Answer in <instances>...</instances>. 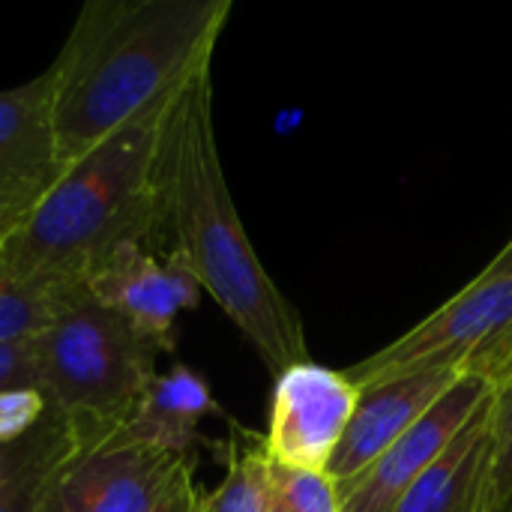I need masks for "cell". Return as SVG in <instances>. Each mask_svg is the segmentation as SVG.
Wrapping results in <instances>:
<instances>
[{
    "label": "cell",
    "mask_w": 512,
    "mask_h": 512,
    "mask_svg": "<svg viewBox=\"0 0 512 512\" xmlns=\"http://www.w3.org/2000/svg\"><path fill=\"white\" fill-rule=\"evenodd\" d=\"M216 411L210 387L186 366H174L168 375H156L129 414V429L162 450L189 456L198 423Z\"/></svg>",
    "instance_id": "cell-13"
},
{
    "label": "cell",
    "mask_w": 512,
    "mask_h": 512,
    "mask_svg": "<svg viewBox=\"0 0 512 512\" xmlns=\"http://www.w3.org/2000/svg\"><path fill=\"white\" fill-rule=\"evenodd\" d=\"M489 512H512V384L495 399V456Z\"/></svg>",
    "instance_id": "cell-18"
},
{
    "label": "cell",
    "mask_w": 512,
    "mask_h": 512,
    "mask_svg": "<svg viewBox=\"0 0 512 512\" xmlns=\"http://www.w3.org/2000/svg\"><path fill=\"white\" fill-rule=\"evenodd\" d=\"M495 390L465 375L450 393H444L366 474L342 486V512H396L408 489L426 474V468L453 444L462 426Z\"/></svg>",
    "instance_id": "cell-8"
},
{
    "label": "cell",
    "mask_w": 512,
    "mask_h": 512,
    "mask_svg": "<svg viewBox=\"0 0 512 512\" xmlns=\"http://www.w3.org/2000/svg\"><path fill=\"white\" fill-rule=\"evenodd\" d=\"M66 165L54 132V75L0 90V183L48 189Z\"/></svg>",
    "instance_id": "cell-12"
},
{
    "label": "cell",
    "mask_w": 512,
    "mask_h": 512,
    "mask_svg": "<svg viewBox=\"0 0 512 512\" xmlns=\"http://www.w3.org/2000/svg\"><path fill=\"white\" fill-rule=\"evenodd\" d=\"M48 411L39 393H0V444L30 432Z\"/></svg>",
    "instance_id": "cell-20"
},
{
    "label": "cell",
    "mask_w": 512,
    "mask_h": 512,
    "mask_svg": "<svg viewBox=\"0 0 512 512\" xmlns=\"http://www.w3.org/2000/svg\"><path fill=\"white\" fill-rule=\"evenodd\" d=\"M87 291L96 303L132 321L165 351L174 348L177 315L195 309L201 297L198 282L186 270L153 255L141 243L117 249L90 276Z\"/></svg>",
    "instance_id": "cell-10"
},
{
    "label": "cell",
    "mask_w": 512,
    "mask_h": 512,
    "mask_svg": "<svg viewBox=\"0 0 512 512\" xmlns=\"http://www.w3.org/2000/svg\"><path fill=\"white\" fill-rule=\"evenodd\" d=\"M273 501V462L264 441L231 438L225 477L201 498V512H270Z\"/></svg>",
    "instance_id": "cell-15"
},
{
    "label": "cell",
    "mask_w": 512,
    "mask_h": 512,
    "mask_svg": "<svg viewBox=\"0 0 512 512\" xmlns=\"http://www.w3.org/2000/svg\"><path fill=\"white\" fill-rule=\"evenodd\" d=\"M270 512H288V510H285V507L279 504V498H276V501H273V510H270Z\"/></svg>",
    "instance_id": "cell-23"
},
{
    "label": "cell",
    "mask_w": 512,
    "mask_h": 512,
    "mask_svg": "<svg viewBox=\"0 0 512 512\" xmlns=\"http://www.w3.org/2000/svg\"><path fill=\"white\" fill-rule=\"evenodd\" d=\"M495 399L498 393L477 408L453 444L408 489L396 512H489Z\"/></svg>",
    "instance_id": "cell-11"
},
{
    "label": "cell",
    "mask_w": 512,
    "mask_h": 512,
    "mask_svg": "<svg viewBox=\"0 0 512 512\" xmlns=\"http://www.w3.org/2000/svg\"><path fill=\"white\" fill-rule=\"evenodd\" d=\"M147 249L186 270L216 300L270 375L309 360L300 312L264 270L225 180L213 126V66L198 72L165 114Z\"/></svg>",
    "instance_id": "cell-1"
},
{
    "label": "cell",
    "mask_w": 512,
    "mask_h": 512,
    "mask_svg": "<svg viewBox=\"0 0 512 512\" xmlns=\"http://www.w3.org/2000/svg\"><path fill=\"white\" fill-rule=\"evenodd\" d=\"M507 321H512V240L456 297L387 348L354 363L345 375L357 390H369L435 366L462 369Z\"/></svg>",
    "instance_id": "cell-6"
},
{
    "label": "cell",
    "mask_w": 512,
    "mask_h": 512,
    "mask_svg": "<svg viewBox=\"0 0 512 512\" xmlns=\"http://www.w3.org/2000/svg\"><path fill=\"white\" fill-rule=\"evenodd\" d=\"M171 102L66 165L0 243V261L15 276L54 294H72L87 288L117 249L147 246L156 219L162 123Z\"/></svg>",
    "instance_id": "cell-3"
},
{
    "label": "cell",
    "mask_w": 512,
    "mask_h": 512,
    "mask_svg": "<svg viewBox=\"0 0 512 512\" xmlns=\"http://www.w3.org/2000/svg\"><path fill=\"white\" fill-rule=\"evenodd\" d=\"M60 432L63 414L48 408L30 432L0 444V512H33L39 480L60 441Z\"/></svg>",
    "instance_id": "cell-14"
},
{
    "label": "cell",
    "mask_w": 512,
    "mask_h": 512,
    "mask_svg": "<svg viewBox=\"0 0 512 512\" xmlns=\"http://www.w3.org/2000/svg\"><path fill=\"white\" fill-rule=\"evenodd\" d=\"M360 390L345 372L324 369L312 360L291 366L276 378L270 426L264 435L267 456L285 468L327 471L351 417Z\"/></svg>",
    "instance_id": "cell-7"
},
{
    "label": "cell",
    "mask_w": 512,
    "mask_h": 512,
    "mask_svg": "<svg viewBox=\"0 0 512 512\" xmlns=\"http://www.w3.org/2000/svg\"><path fill=\"white\" fill-rule=\"evenodd\" d=\"M162 351L87 288L72 291L39 336V396L57 414L129 417Z\"/></svg>",
    "instance_id": "cell-4"
},
{
    "label": "cell",
    "mask_w": 512,
    "mask_h": 512,
    "mask_svg": "<svg viewBox=\"0 0 512 512\" xmlns=\"http://www.w3.org/2000/svg\"><path fill=\"white\" fill-rule=\"evenodd\" d=\"M462 378L465 372L456 366H435L360 390L354 417L327 465V474L336 480V486L342 489L366 474Z\"/></svg>",
    "instance_id": "cell-9"
},
{
    "label": "cell",
    "mask_w": 512,
    "mask_h": 512,
    "mask_svg": "<svg viewBox=\"0 0 512 512\" xmlns=\"http://www.w3.org/2000/svg\"><path fill=\"white\" fill-rule=\"evenodd\" d=\"M231 0H90L54 75V132L69 165L108 135L165 108L213 66Z\"/></svg>",
    "instance_id": "cell-2"
},
{
    "label": "cell",
    "mask_w": 512,
    "mask_h": 512,
    "mask_svg": "<svg viewBox=\"0 0 512 512\" xmlns=\"http://www.w3.org/2000/svg\"><path fill=\"white\" fill-rule=\"evenodd\" d=\"M273 489L288 512H342L339 486L327 471H303L273 462Z\"/></svg>",
    "instance_id": "cell-17"
},
{
    "label": "cell",
    "mask_w": 512,
    "mask_h": 512,
    "mask_svg": "<svg viewBox=\"0 0 512 512\" xmlns=\"http://www.w3.org/2000/svg\"><path fill=\"white\" fill-rule=\"evenodd\" d=\"M0 393H39V339L0 342Z\"/></svg>",
    "instance_id": "cell-19"
},
{
    "label": "cell",
    "mask_w": 512,
    "mask_h": 512,
    "mask_svg": "<svg viewBox=\"0 0 512 512\" xmlns=\"http://www.w3.org/2000/svg\"><path fill=\"white\" fill-rule=\"evenodd\" d=\"M45 189H30V186H6L0 183V243L27 219L33 204L42 198Z\"/></svg>",
    "instance_id": "cell-21"
},
{
    "label": "cell",
    "mask_w": 512,
    "mask_h": 512,
    "mask_svg": "<svg viewBox=\"0 0 512 512\" xmlns=\"http://www.w3.org/2000/svg\"><path fill=\"white\" fill-rule=\"evenodd\" d=\"M69 294H54L24 282L0 261V342L39 339Z\"/></svg>",
    "instance_id": "cell-16"
},
{
    "label": "cell",
    "mask_w": 512,
    "mask_h": 512,
    "mask_svg": "<svg viewBox=\"0 0 512 512\" xmlns=\"http://www.w3.org/2000/svg\"><path fill=\"white\" fill-rule=\"evenodd\" d=\"M189 456L141 441L129 417L63 414L33 512H153Z\"/></svg>",
    "instance_id": "cell-5"
},
{
    "label": "cell",
    "mask_w": 512,
    "mask_h": 512,
    "mask_svg": "<svg viewBox=\"0 0 512 512\" xmlns=\"http://www.w3.org/2000/svg\"><path fill=\"white\" fill-rule=\"evenodd\" d=\"M201 498L204 495H198L195 489V459L189 456L174 474L168 492L162 495V501L153 512H201Z\"/></svg>",
    "instance_id": "cell-22"
}]
</instances>
